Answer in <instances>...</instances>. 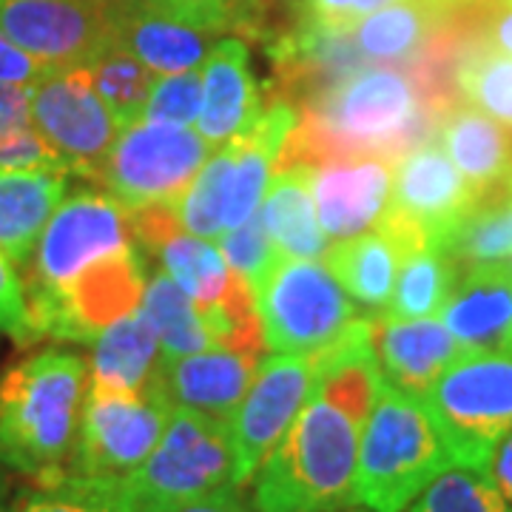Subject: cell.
Segmentation results:
<instances>
[{
  "label": "cell",
  "mask_w": 512,
  "mask_h": 512,
  "mask_svg": "<svg viewBox=\"0 0 512 512\" xmlns=\"http://www.w3.org/2000/svg\"><path fill=\"white\" fill-rule=\"evenodd\" d=\"M476 200L473 185L458 174L433 137L393 163L390 202L376 228L393 239L399 251L416 245H436L444 251V242L473 211Z\"/></svg>",
  "instance_id": "obj_11"
},
{
  "label": "cell",
  "mask_w": 512,
  "mask_h": 512,
  "mask_svg": "<svg viewBox=\"0 0 512 512\" xmlns=\"http://www.w3.org/2000/svg\"><path fill=\"white\" fill-rule=\"evenodd\" d=\"M214 148L197 128L157 126L134 120L120 128L97 185L128 211L174 205L197 177Z\"/></svg>",
  "instance_id": "obj_9"
},
{
  "label": "cell",
  "mask_w": 512,
  "mask_h": 512,
  "mask_svg": "<svg viewBox=\"0 0 512 512\" xmlns=\"http://www.w3.org/2000/svg\"><path fill=\"white\" fill-rule=\"evenodd\" d=\"M461 271L436 245L404 251L396 271V285L384 308L387 319H433L456 291Z\"/></svg>",
  "instance_id": "obj_27"
},
{
  "label": "cell",
  "mask_w": 512,
  "mask_h": 512,
  "mask_svg": "<svg viewBox=\"0 0 512 512\" xmlns=\"http://www.w3.org/2000/svg\"><path fill=\"white\" fill-rule=\"evenodd\" d=\"M0 336L32 345V325H29V299L18 265L0 251Z\"/></svg>",
  "instance_id": "obj_37"
},
{
  "label": "cell",
  "mask_w": 512,
  "mask_h": 512,
  "mask_svg": "<svg viewBox=\"0 0 512 512\" xmlns=\"http://www.w3.org/2000/svg\"><path fill=\"white\" fill-rule=\"evenodd\" d=\"M12 510V501H9V484H6V478L0 476V512H9Z\"/></svg>",
  "instance_id": "obj_47"
},
{
  "label": "cell",
  "mask_w": 512,
  "mask_h": 512,
  "mask_svg": "<svg viewBox=\"0 0 512 512\" xmlns=\"http://www.w3.org/2000/svg\"><path fill=\"white\" fill-rule=\"evenodd\" d=\"M316 217L328 239H350L379 225L393 188V163L382 157H339L308 163Z\"/></svg>",
  "instance_id": "obj_15"
},
{
  "label": "cell",
  "mask_w": 512,
  "mask_h": 512,
  "mask_svg": "<svg viewBox=\"0 0 512 512\" xmlns=\"http://www.w3.org/2000/svg\"><path fill=\"white\" fill-rule=\"evenodd\" d=\"M302 20L325 23V26H353L359 18L382 9L393 0H299Z\"/></svg>",
  "instance_id": "obj_39"
},
{
  "label": "cell",
  "mask_w": 512,
  "mask_h": 512,
  "mask_svg": "<svg viewBox=\"0 0 512 512\" xmlns=\"http://www.w3.org/2000/svg\"><path fill=\"white\" fill-rule=\"evenodd\" d=\"M322 376V356H291L271 353L259 359L256 376L237 413L231 416V447H234V478L245 487L262 461L288 433L299 410L308 404Z\"/></svg>",
  "instance_id": "obj_13"
},
{
  "label": "cell",
  "mask_w": 512,
  "mask_h": 512,
  "mask_svg": "<svg viewBox=\"0 0 512 512\" xmlns=\"http://www.w3.org/2000/svg\"><path fill=\"white\" fill-rule=\"evenodd\" d=\"M134 242L131 211L106 188L80 185L66 191L37 239L32 259L20 271L29 316L52 305L86 271L131 248Z\"/></svg>",
  "instance_id": "obj_5"
},
{
  "label": "cell",
  "mask_w": 512,
  "mask_h": 512,
  "mask_svg": "<svg viewBox=\"0 0 512 512\" xmlns=\"http://www.w3.org/2000/svg\"><path fill=\"white\" fill-rule=\"evenodd\" d=\"M137 512H256L254 504H248L237 490H220V493L174 501V504H151Z\"/></svg>",
  "instance_id": "obj_43"
},
{
  "label": "cell",
  "mask_w": 512,
  "mask_h": 512,
  "mask_svg": "<svg viewBox=\"0 0 512 512\" xmlns=\"http://www.w3.org/2000/svg\"><path fill=\"white\" fill-rule=\"evenodd\" d=\"M174 404L160 379L140 393L89 384L69 470L74 476L128 478L160 444Z\"/></svg>",
  "instance_id": "obj_10"
},
{
  "label": "cell",
  "mask_w": 512,
  "mask_h": 512,
  "mask_svg": "<svg viewBox=\"0 0 512 512\" xmlns=\"http://www.w3.org/2000/svg\"><path fill=\"white\" fill-rule=\"evenodd\" d=\"M262 339L274 353L313 356L339 342L362 316L322 259L279 256L254 291Z\"/></svg>",
  "instance_id": "obj_6"
},
{
  "label": "cell",
  "mask_w": 512,
  "mask_h": 512,
  "mask_svg": "<svg viewBox=\"0 0 512 512\" xmlns=\"http://www.w3.org/2000/svg\"><path fill=\"white\" fill-rule=\"evenodd\" d=\"M231 165H234V148H231V143H225V146L217 148V154H211L205 160V165L197 171V177L183 191V197L171 205L185 231L208 239V242H217L222 237Z\"/></svg>",
  "instance_id": "obj_33"
},
{
  "label": "cell",
  "mask_w": 512,
  "mask_h": 512,
  "mask_svg": "<svg viewBox=\"0 0 512 512\" xmlns=\"http://www.w3.org/2000/svg\"><path fill=\"white\" fill-rule=\"evenodd\" d=\"M404 512H512L484 470L450 467Z\"/></svg>",
  "instance_id": "obj_34"
},
{
  "label": "cell",
  "mask_w": 512,
  "mask_h": 512,
  "mask_svg": "<svg viewBox=\"0 0 512 512\" xmlns=\"http://www.w3.org/2000/svg\"><path fill=\"white\" fill-rule=\"evenodd\" d=\"M140 313L160 342V359H180L217 345L194 299L163 268H154L146 279Z\"/></svg>",
  "instance_id": "obj_29"
},
{
  "label": "cell",
  "mask_w": 512,
  "mask_h": 512,
  "mask_svg": "<svg viewBox=\"0 0 512 512\" xmlns=\"http://www.w3.org/2000/svg\"><path fill=\"white\" fill-rule=\"evenodd\" d=\"M456 467L487 470L498 441L512 433V359L467 353L424 393Z\"/></svg>",
  "instance_id": "obj_7"
},
{
  "label": "cell",
  "mask_w": 512,
  "mask_h": 512,
  "mask_svg": "<svg viewBox=\"0 0 512 512\" xmlns=\"http://www.w3.org/2000/svg\"><path fill=\"white\" fill-rule=\"evenodd\" d=\"M89 362L72 350L46 348L0 373V467L52 478L69 470Z\"/></svg>",
  "instance_id": "obj_2"
},
{
  "label": "cell",
  "mask_w": 512,
  "mask_h": 512,
  "mask_svg": "<svg viewBox=\"0 0 512 512\" xmlns=\"http://www.w3.org/2000/svg\"><path fill=\"white\" fill-rule=\"evenodd\" d=\"M140 507L237 490L228 421L174 407L154 453L126 478Z\"/></svg>",
  "instance_id": "obj_8"
},
{
  "label": "cell",
  "mask_w": 512,
  "mask_h": 512,
  "mask_svg": "<svg viewBox=\"0 0 512 512\" xmlns=\"http://www.w3.org/2000/svg\"><path fill=\"white\" fill-rule=\"evenodd\" d=\"M436 143L478 197L512 177V131L464 100L441 111Z\"/></svg>",
  "instance_id": "obj_22"
},
{
  "label": "cell",
  "mask_w": 512,
  "mask_h": 512,
  "mask_svg": "<svg viewBox=\"0 0 512 512\" xmlns=\"http://www.w3.org/2000/svg\"><path fill=\"white\" fill-rule=\"evenodd\" d=\"M504 265H507V268H510V271H512V256H510V262H504Z\"/></svg>",
  "instance_id": "obj_49"
},
{
  "label": "cell",
  "mask_w": 512,
  "mask_h": 512,
  "mask_svg": "<svg viewBox=\"0 0 512 512\" xmlns=\"http://www.w3.org/2000/svg\"><path fill=\"white\" fill-rule=\"evenodd\" d=\"M32 126L69 174L97 183L120 123L94 92L86 66L52 69L32 89Z\"/></svg>",
  "instance_id": "obj_12"
},
{
  "label": "cell",
  "mask_w": 512,
  "mask_h": 512,
  "mask_svg": "<svg viewBox=\"0 0 512 512\" xmlns=\"http://www.w3.org/2000/svg\"><path fill=\"white\" fill-rule=\"evenodd\" d=\"M52 69H46L43 63H37L35 57L26 55L18 43H12L9 37L0 32V83H23V86H35L37 80H43Z\"/></svg>",
  "instance_id": "obj_42"
},
{
  "label": "cell",
  "mask_w": 512,
  "mask_h": 512,
  "mask_svg": "<svg viewBox=\"0 0 512 512\" xmlns=\"http://www.w3.org/2000/svg\"><path fill=\"white\" fill-rule=\"evenodd\" d=\"M453 89L464 103L512 131V55L467 37L453 63Z\"/></svg>",
  "instance_id": "obj_30"
},
{
  "label": "cell",
  "mask_w": 512,
  "mask_h": 512,
  "mask_svg": "<svg viewBox=\"0 0 512 512\" xmlns=\"http://www.w3.org/2000/svg\"><path fill=\"white\" fill-rule=\"evenodd\" d=\"M66 171L0 165V251L18 271L32 259L37 239L69 191Z\"/></svg>",
  "instance_id": "obj_23"
},
{
  "label": "cell",
  "mask_w": 512,
  "mask_h": 512,
  "mask_svg": "<svg viewBox=\"0 0 512 512\" xmlns=\"http://www.w3.org/2000/svg\"><path fill=\"white\" fill-rule=\"evenodd\" d=\"M160 3L174 9V12H180V15L208 23V26L220 29L225 35H231L234 29H239L245 23L234 0H160Z\"/></svg>",
  "instance_id": "obj_41"
},
{
  "label": "cell",
  "mask_w": 512,
  "mask_h": 512,
  "mask_svg": "<svg viewBox=\"0 0 512 512\" xmlns=\"http://www.w3.org/2000/svg\"><path fill=\"white\" fill-rule=\"evenodd\" d=\"M450 467L453 456L424 402L382 382L359 439L353 501L404 512Z\"/></svg>",
  "instance_id": "obj_4"
},
{
  "label": "cell",
  "mask_w": 512,
  "mask_h": 512,
  "mask_svg": "<svg viewBox=\"0 0 512 512\" xmlns=\"http://www.w3.org/2000/svg\"><path fill=\"white\" fill-rule=\"evenodd\" d=\"M86 72H89L94 92L103 97V103L117 117L120 128L140 120L157 74L143 66L123 43L109 37L106 46L86 63Z\"/></svg>",
  "instance_id": "obj_32"
},
{
  "label": "cell",
  "mask_w": 512,
  "mask_h": 512,
  "mask_svg": "<svg viewBox=\"0 0 512 512\" xmlns=\"http://www.w3.org/2000/svg\"><path fill=\"white\" fill-rule=\"evenodd\" d=\"M444 254L458 265V271L501 265L512 256V177L493 191L481 194L473 211L461 220L450 239L444 242Z\"/></svg>",
  "instance_id": "obj_28"
},
{
  "label": "cell",
  "mask_w": 512,
  "mask_h": 512,
  "mask_svg": "<svg viewBox=\"0 0 512 512\" xmlns=\"http://www.w3.org/2000/svg\"><path fill=\"white\" fill-rule=\"evenodd\" d=\"M92 345V362H89L92 387L114 390V393H140L157 379L160 342L140 308L111 322L106 330H100Z\"/></svg>",
  "instance_id": "obj_25"
},
{
  "label": "cell",
  "mask_w": 512,
  "mask_h": 512,
  "mask_svg": "<svg viewBox=\"0 0 512 512\" xmlns=\"http://www.w3.org/2000/svg\"><path fill=\"white\" fill-rule=\"evenodd\" d=\"M470 37L501 55H512V3H490L478 9Z\"/></svg>",
  "instance_id": "obj_40"
},
{
  "label": "cell",
  "mask_w": 512,
  "mask_h": 512,
  "mask_svg": "<svg viewBox=\"0 0 512 512\" xmlns=\"http://www.w3.org/2000/svg\"><path fill=\"white\" fill-rule=\"evenodd\" d=\"M484 473L490 476L501 498L512 507V433H507L504 439L495 444Z\"/></svg>",
  "instance_id": "obj_44"
},
{
  "label": "cell",
  "mask_w": 512,
  "mask_h": 512,
  "mask_svg": "<svg viewBox=\"0 0 512 512\" xmlns=\"http://www.w3.org/2000/svg\"><path fill=\"white\" fill-rule=\"evenodd\" d=\"M498 3H512V0H498Z\"/></svg>",
  "instance_id": "obj_50"
},
{
  "label": "cell",
  "mask_w": 512,
  "mask_h": 512,
  "mask_svg": "<svg viewBox=\"0 0 512 512\" xmlns=\"http://www.w3.org/2000/svg\"><path fill=\"white\" fill-rule=\"evenodd\" d=\"M0 32L46 69H72L106 46L111 20L83 0H0Z\"/></svg>",
  "instance_id": "obj_14"
},
{
  "label": "cell",
  "mask_w": 512,
  "mask_h": 512,
  "mask_svg": "<svg viewBox=\"0 0 512 512\" xmlns=\"http://www.w3.org/2000/svg\"><path fill=\"white\" fill-rule=\"evenodd\" d=\"M217 248L225 256L228 268L237 271L251 285V291H256V285L268 276V271L276 265V259L282 256V251L276 248V242L268 234L265 222L259 217V211L237 228H228L217 239Z\"/></svg>",
  "instance_id": "obj_35"
},
{
  "label": "cell",
  "mask_w": 512,
  "mask_h": 512,
  "mask_svg": "<svg viewBox=\"0 0 512 512\" xmlns=\"http://www.w3.org/2000/svg\"><path fill=\"white\" fill-rule=\"evenodd\" d=\"M470 15H461L441 0H393L356 20L350 35L365 63L410 66L447 35L464 32Z\"/></svg>",
  "instance_id": "obj_18"
},
{
  "label": "cell",
  "mask_w": 512,
  "mask_h": 512,
  "mask_svg": "<svg viewBox=\"0 0 512 512\" xmlns=\"http://www.w3.org/2000/svg\"><path fill=\"white\" fill-rule=\"evenodd\" d=\"M234 3H237V9L242 12V18L245 20L259 12V0H234Z\"/></svg>",
  "instance_id": "obj_46"
},
{
  "label": "cell",
  "mask_w": 512,
  "mask_h": 512,
  "mask_svg": "<svg viewBox=\"0 0 512 512\" xmlns=\"http://www.w3.org/2000/svg\"><path fill=\"white\" fill-rule=\"evenodd\" d=\"M256 367V353L214 345L180 359H160L157 379L174 407H188L214 419L231 421L254 382Z\"/></svg>",
  "instance_id": "obj_19"
},
{
  "label": "cell",
  "mask_w": 512,
  "mask_h": 512,
  "mask_svg": "<svg viewBox=\"0 0 512 512\" xmlns=\"http://www.w3.org/2000/svg\"><path fill=\"white\" fill-rule=\"evenodd\" d=\"M373 356L382 373V382L402 390L407 396L424 399L441 373L456 365L467 350L447 330L439 316L433 319H370Z\"/></svg>",
  "instance_id": "obj_17"
},
{
  "label": "cell",
  "mask_w": 512,
  "mask_h": 512,
  "mask_svg": "<svg viewBox=\"0 0 512 512\" xmlns=\"http://www.w3.org/2000/svg\"><path fill=\"white\" fill-rule=\"evenodd\" d=\"M439 319L467 353L512 359L510 268L501 262L464 271Z\"/></svg>",
  "instance_id": "obj_20"
},
{
  "label": "cell",
  "mask_w": 512,
  "mask_h": 512,
  "mask_svg": "<svg viewBox=\"0 0 512 512\" xmlns=\"http://www.w3.org/2000/svg\"><path fill=\"white\" fill-rule=\"evenodd\" d=\"M259 217L265 222L276 248L296 259H325L328 234L316 217L308 163L279 165L268 183Z\"/></svg>",
  "instance_id": "obj_24"
},
{
  "label": "cell",
  "mask_w": 512,
  "mask_h": 512,
  "mask_svg": "<svg viewBox=\"0 0 512 512\" xmlns=\"http://www.w3.org/2000/svg\"><path fill=\"white\" fill-rule=\"evenodd\" d=\"M83 3H89V6H94V9H100V12H103V15H109L111 20L114 15H120L123 9H128V6L140 3V0H83Z\"/></svg>",
  "instance_id": "obj_45"
},
{
  "label": "cell",
  "mask_w": 512,
  "mask_h": 512,
  "mask_svg": "<svg viewBox=\"0 0 512 512\" xmlns=\"http://www.w3.org/2000/svg\"><path fill=\"white\" fill-rule=\"evenodd\" d=\"M111 37L157 77H163L197 72L211 49L228 35L168 9L160 0H140L111 18Z\"/></svg>",
  "instance_id": "obj_16"
},
{
  "label": "cell",
  "mask_w": 512,
  "mask_h": 512,
  "mask_svg": "<svg viewBox=\"0 0 512 512\" xmlns=\"http://www.w3.org/2000/svg\"><path fill=\"white\" fill-rule=\"evenodd\" d=\"M202 111V77L200 72L163 74L154 80L146 97L140 120L157 126L191 128L197 126Z\"/></svg>",
  "instance_id": "obj_36"
},
{
  "label": "cell",
  "mask_w": 512,
  "mask_h": 512,
  "mask_svg": "<svg viewBox=\"0 0 512 512\" xmlns=\"http://www.w3.org/2000/svg\"><path fill=\"white\" fill-rule=\"evenodd\" d=\"M9 512H137L126 478L57 473L37 481V490L12 504Z\"/></svg>",
  "instance_id": "obj_31"
},
{
  "label": "cell",
  "mask_w": 512,
  "mask_h": 512,
  "mask_svg": "<svg viewBox=\"0 0 512 512\" xmlns=\"http://www.w3.org/2000/svg\"><path fill=\"white\" fill-rule=\"evenodd\" d=\"M339 512H373V510H367V507H342Z\"/></svg>",
  "instance_id": "obj_48"
},
{
  "label": "cell",
  "mask_w": 512,
  "mask_h": 512,
  "mask_svg": "<svg viewBox=\"0 0 512 512\" xmlns=\"http://www.w3.org/2000/svg\"><path fill=\"white\" fill-rule=\"evenodd\" d=\"M32 89L23 83H0V148L32 128Z\"/></svg>",
  "instance_id": "obj_38"
},
{
  "label": "cell",
  "mask_w": 512,
  "mask_h": 512,
  "mask_svg": "<svg viewBox=\"0 0 512 512\" xmlns=\"http://www.w3.org/2000/svg\"><path fill=\"white\" fill-rule=\"evenodd\" d=\"M402 251L384 231H370L359 237L339 239L325 254V265L330 274L339 279V285L367 311H382L390 302V293L396 285Z\"/></svg>",
  "instance_id": "obj_26"
},
{
  "label": "cell",
  "mask_w": 512,
  "mask_h": 512,
  "mask_svg": "<svg viewBox=\"0 0 512 512\" xmlns=\"http://www.w3.org/2000/svg\"><path fill=\"white\" fill-rule=\"evenodd\" d=\"M202 111L197 131L211 148L225 146L262 114L251 52L239 37H222L202 63Z\"/></svg>",
  "instance_id": "obj_21"
},
{
  "label": "cell",
  "mask_w": 512,
  "mask_h": 512,
  "mask_svg": "<svg viewBox=\"0 0 512 512\" xmlns=\"http://www.w3.org/2000/svg\"><path fill=\"white\" fill-rule=\"evenodd\" d=\"M365 419L313 390L256 470V512H339L353 504Z\"/></svg>",
  "instance_id": "obj_3"
},
{
  "label": "cell",
  "mask_w": 512,
  "mask_h": 512,
  "mask_svg": "<svg viewBox=\"0 0 512 512\" xmlns=\"http://www.w3.org/2000/svg\"><path fill=\"white\" fill-rule=\"evenodd\" d=\"M288 137L282 163L382 157L396 163L436 137L441 106L404 66H359L308 94Z\"/></svg>",
  "instance_id": "obj_1"
}]
</instances>
